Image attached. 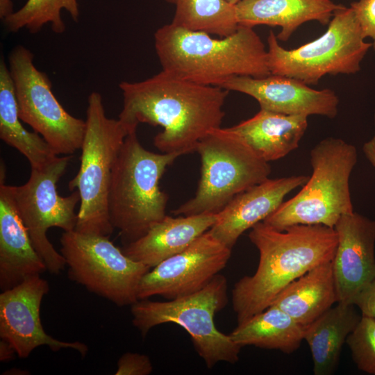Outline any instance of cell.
Wrapping results in <instances>:
<instances>
[{
  "label": "cell",
  "mask_w": 375,
  "mask_h": 375,
  "mask_svg": "<svg viewBox=\"0 0 375 375\" xmlns=\"http://www.w3.org/2000/svg\"><path fill=\"white\" fill-rule=\"evenodd\" d=\"M119 115L130 132L140 123L161 126L153 139L162 153L181 156L196 151L199 142L221 127L228 90L195 83L162 70L147 79L122 81Z\"/></svg>",
  "instance_id": "obj_1"
},
{
  "label": "cell",
  "mask_w": 375,
  "mask_h": 375,
  "mask_svg": "<svg viewBox=\"0 0 375 375\" xmlns=\"http://www.w3.org/2000/svg\"><path fill=\"white\" fill-rule=\"evenodd\" d=\"M249 238L259 252L256 272L241 278L232 290L238 324L263 311L292 281L333 258L338 244L334 228L296 224L275 229L263 222Z\"/></svg>",
  "instance_id": "obj_2"
},
{
  "label": "cell",
  "mask_w": 375,
  "mask_h": 375,
  "mask_svg": "<svg viewBox=\"0 0 375 375\" xmlns=\"http://www.w3.org/2000/svg\"><path fill=\"white\" fill-rule=\"evenodd\" d=\"M154 47L162 70L203 85L271 74L267 49L251 27L239 26L232 35L217 39L170 23L156 30Z\"/></svg>",
  "instance_id": "obj_3"
},
{
  "label": "cell",
  "mask_w": 375,
  "mask_h": 375,
  "mask_svg": "<svg viewBox=\"0 0 375 375\" xmlns=\"http://www.w3.org/2000/svg\"><path fill=\"white\" fill-rule=\"evenodd\" d=\"M180 156L147 150L137 130L126 137L112 169L108 194L110 222L125 244L143 236L166 216L168 196L160 190V180Z\"/></svg>",
  "instance_id": "obj_4"
},
{
  "label": "cell",
  "mask_w": 375,
  "mask_h": 375,
  "mask_svg": "<svg viewBox=\"0 0 375 375\" xmlns=\"http://www.w3.org/2000/svg\"><path fill=\"white\" fill-rule=\"evenodd\" d=\"M358 160L356 147L340 138H326L310 151L312 173L301 190L262 222L277 230L296 224L334 228L353 212L349 179Z\"/></svg>",
  "instance_id": "obj_5"
},
{
  "label": "cell",
  "mask_w": 375,
  "mask_h": 375,
  "mask_svg": "<svg viewBox=\"0 0 375 375\" xmlns=\"http://www.w3.org/2000/svg\"><path fill=\"white\" fill-rule=\"evenodd\" d=\"M85 125L79 169L68 183L69 190H78L81 198L75 231L110 236L114 231L108 210L111 176L119 152L131 132L119 119L106 116L98 92L88 96Z\"/></svg>",
  "instance_id": "obj_6"
},
{
  "label": "cell",
  "mask_w": 375,
  "mask_h": 375,
  "mask_svg": "<svg viewBox=\"0 0 375 375\" xmlns=\"http://www.w3.org/2000/svg\"><path fill=\"white\" fill-rule=\"evenodd\" d=\"M228 300L227 279L219 274L204 288L188 295L165 301L139 299L131 305L132 323L142 336L158 325L178 324L189 333L208 368L219 362L234 364L239 360L242 347L229 334L219 331L214 320Z\"/></svg>",
  "instance_id": "obj_7"
},
{
  "label": "cell",
  "mask_w": 375,
  "mask_h": 375,
  "mask_svg": "<svg viewBox=\"0 0 375 375\" xmlns=\"http://www.w3.org/2000/svg\"><path fill=\"white\" fill-rule=\"evenodd\" d=\"M201 178L194 197L174 215L217 214L235 197L269 178L268 162L229 128L212 130L198 143Z\"/></svg>",
  "instance_id": "obj_8"
},
{
  "label": "cell",
  "mask_w": 375,
  "mask_h": 375,
  "mask_svg": "<svg viewBox=\"0 0 375 375\" xmlns=\"http://www.w3.org/2000/svg\"><path fill=\"white\" fill-rule=\"evenodd\" d=\"M365 40L353 10L344 6L335 12L322 35L297 48H283L270 31L267 37L270 73L307 85H315L328 74H356L372 47Z\"/></svg>",
  "instance_id": "obj_9"
},
{
  "label": "cell",
  "mask_w": 375,
  "mask_h": 375,
  "mask_svg": "<svg viewBox=\"0 0 375 375\" xmlns=\"http://www.w3.org/2000/svg\"><path fill=\"white\" fill-rule=\"evenodd\" d=\"M60 241L69 278L117 306L139 300L140 283L151 268L127 256L109 236L74 230L64 231Z\"/></svg>",
  "instance_id": "obj_10"
},
{
  "label": "cell",
  "mask_w": 375,
  "mask_h": 375,
  "mask_svg": "<svg viewBox=\"0 0 375 375\" xmlns=\"http://www.w3.org/2000/svg\"><path fill=\"white\" fill-rule=\"evenodd\" d=\"M71 158V155L58 156L42 168H31L26 183L11 185L17 209L34 248L47 270L55 274L60 273L66 262L49 240L47 232L52 227L64 231L75 230L78 220L75 208L81 200L78 190L67 197L60 196L57 191V183L66 172Z\"/></svg>",
  "instance_id": "obj_11"
},
{
  "label": "cell",
  "mask_w": 375,
  "mask_h": 375,
  "mask_svg": "<svg viewBox=\"0 0 375 375\" xmlns=\"http://www.w3.org/2000/svg\"><path fill=\"white\" fill-rule=\"evenodd\" d=\"M33 54L21 44L8 56L19 115L51 146L57 155H72L81 149L85 120L76 118L56 98L48 76L33 63Z\"/></svg>",
  "instance_id": "obj_12"
},
{
  "label": "cell",
  "mask_w": 375,
  "mask_h": 375,
  "mask_svg": "<svg viewBox=\"0 0 375 375\" xmlns=\"http://www.w3.org/2000/svg\"><path fill=\"white\" fill-rule=\"evenodd\" d=\"M231 256V249L209 230L181 252L163 260L142 278L139 299L160 296L168 300L194 293L219 274Z\"/></svg>",
  "instance_id": "obj_13"
},
{
  "label": "cell",
  "mask_w": 375,
  "mask_h": 375,
  "mask_svg": "<svg viewBox=\"0 0 375 375\" xmlns=\"http://www.w3.org/2000/svg\"><path fill=\"white\" fill-rule=\"evenodd\" d=\"M49 285L40 275L31 276L0 294V338L10 343L22 358L37 347L47 346L53 351L72 349L83 357L88 351L85 343L57 340L44 330L40 316L43 297Z\"/></svg>",
  "instance_id": "obj_14"
},
{
  "label": "cell",
  "mask_w": 375,
  "mask_h": 375,
  "mask_svg": "<svg viewBox=\"0 0 375 375\" xmlns=\"http://www.w3.org/2000/svg\"><path fill=\"white\" fill-rule=\"evenodd\" d=\"M309 85L285 76L270 74L264 78L233 76L219 87L247 94L260 109L292 115H320L334 118L339 98L331 89L315 90Z\"/></svg>",
  "instance_id": "obj_15"
},
{
  "label": "cell",
  "mask_w": 375,
  "mask_h": 375,
  "mask_svg": "<svg viewBox=\"0 0 375 375\" xmlns=\"http://www.w3.org/2000/svg\"><path fill=\"white\" fill-rule=\"evenodd\" d=\"M334 229L338 244L332 265L337 303L353 304L375 277V219L353 211L342 216Z\"/></svg>",
  "instance_id": "obj_16"
},
{
  "label": "cell",
  "mask_w": 375,
  "mask_h": 375,
  "mask_svg": "<svg viewBox=\"0 0 375 375\" xmlns=\"http://www.w3.org/2000/svg\"><path fill=\"white\" fill-rule=\"evenodd\" d=\"M308 178L305 175L267 178L247 189L217 213L209 231L232 249L244 232L272 214L288 194L303 186Z\"/></svg>",
  "instance_id": "obj_17"
},
{
  "label": "cell",
  "mask_w": 375,
  "mask_h": 375,
  "mask_svg": "<svg viewBox=\"0 0 375 375\" xmlns=\"http://www.w3.org/2000/svg\"><path fill=\"white\" fill-rule=\"evenodd\" d=\"M0 178V288L5 291L47 269L19 214L11 185L4 183L2 165Z\"/></svg>",
  "instance_id": "obj_18"
},
{
  "label": "cell",
  "mask_w": 375,
  "mask_h": 375,
  "mask_svg": "<svg viewBox=\"0 0 375 375\" xmlns=\"http://www.w3.org/2000/svg\"><path fill=\"white\" fill-rule=\"evenodd\" d=\"M342 4L331 0H242L235 5L239 26H279L278 41L286 42L303 24L328 25Z\"/></svg>",
  "instance_id": "obj_19"
},
{
  "label": "cell",
  "mask_w": 375,
  "mask_h": 375,
  "mask_svg": "<svg viewBox=\"0 0 375 375\" xmlns=\"http://www.w3.org/2000/svg\"><path fill=\"white\" fill-rule=\"evenodd\" d=\"M217 214L166 215L139 239L125 244L123 252L151 269L190 246L215 224Z\"/></svg>",
  "instance_id": "obj_20"
},
{
  "label": "cell",
  "mask_w": 375,
  "mask_h": 375,
  "mask_svg": "<svg viewBox=\"0 0 375 375\" xmlns=\"http://www.w3.org/2000/svg\"><path fill=\"white\" fill-rule=\"evenodd\" d=\"M308 128V117L260 109L229 128L267 162L281 159L298 148Z\"/></svg>",
  "instance_id": "obj_21"
},
{
  "label": "cell",
  "mask_w": 375,
  "mask_h": 375,
  "mask_svg": "<svg viewBox=\"0 0 375 375\" xmlns=\"http://www.w3.org/2000/svg\"><path fill=\"white\" fill-rule=\"evenodd\" d=\"M337 303L332 260L320 264L290 283L274 306L306 327Z\"/></svg>",
  "instance_id": "obj_22"
},
{
  "label": "cell",
  "mask_w": 375,
  "mask_h": 375,
  "mask_svg": "<svg viewBox=\"0 0 375 375\" xmlns=\"http://www.w3.org/2000/svg\"><path fill=\"white\" fill-rule=\"evenodd\" d=\"M360 318L353 304L337 303L304 328L303 340L310 348L315 375L335 372L342 348Z\"/></svg>",
  "instance_id": "obj_23"
},
{
  "label": "cell",
  "mask_w": 375,
  "mask_h": 375,
  "mask_svg": "<svg viewBox=\"0 0 375 375\" xmlns=\"http://www.w3.org/2000/svg\"><path fill=\"white\" fill-rule=\"evenodd\" d=\"M16 95L8 66L0 60V138L28 160L31 168L40 169L56 159L57 155L36 132L27 131L21 123Z\"/></svg>",
  "instance_id": "obj_24"
},
{
  "label": "cell",
  "mask_w": 375,
  "mask_h": 375,
  "mask_svg": "<svg viewBox=\"0 0 375 375\" xmlns=\"http://www.w3.org/2000/svg\"><path fill=\"white\" fill-rule=\"evenodd\" d=\"M229 335L242 347L252 345L290 354L303 340L304 327L280 308L270 306L238 324Z\"/></svg>",
  "instance_id": "obj_25"
},
{
  "label": "cell",
  "mask_w": 375,
  "mask_h": 375,
  "mask_svg": "<svg viewBox=\"0 0 375 375\" xmlns=\"http://www.w3.org/2000/svg\"><path fill=\"white\" fill-rule=\"evenodd\" d=\"M172 24L224 38L239 27L236 8L226 0H174Z\"/></svg>",
  "instance_id": "obj_26"
},
{
  "label": "cell",
  "mask_w": 375,
  "mask_h": 375,
  "mask_svg": "<svg viewBox=\"0 0 375 375\" xmlns=\"http://www.w3.org/2000/svg\"><path fill=\"white\" fill-rule=\"evenodd\" d=\"M79 0H27L24 5L6 18L3 22L7 31L17 33L26 29L37 33L47 24L57 34L65 31V22L61 17L65 10L75 22H78Z\"/></svg>",
  "instance_id": "obj_27"
},
{
  "label": "cell",
  "mask_w": 375,
  "mask_h": 375,
  "mask_svg": "<svg viewBox=\"0 0 375 375\" xmlns=\"http://www.w3.org/2000/svg\"><path fill=\"white\" fill-rule=\"evenodd\" d=\"M346 343L357 367L367 374L375 375V319L361 315Z\"/></svg>",
  "instance_id": "obj_28"
},
{
  "label": "cell",
  "mask_w": 375,
  "mask_h": 375,
  "mask_svg": "<svg viewBox=\"0 0 375 375\" xmlns=\"http://www.w3.org/2000/svg\"><path fill=\"white\" fill-rule=\"evenodd\" d=\"M153 371L149 357L138 353L126 352L117 361L116 375H149Z\"/></svg>",
  "instance_id": "obj_29"
},
{
  "label": "cell",
  "mask_w": 375,
  "mask_h": 375,
  "mask_svg": "<svg viewBox=\"0 0 375 375\" xmlns=\"http://www.w3.org/2000/svg\"><path fill=\"white\" fill-rule=\"evenodd\" d=\"M359 22L363 37L372 40L375 52V0H357L350 4Z\"/></svg>",
  "instance_id": "obj_30"
},
{
  "label": "cell",
  "mask_w": 375,
  "mask_h": 375,
  "mask_svg": "<svg viewBox=\"0 0 375 375\" xmlns=\"http://www.w3.org/2000/svg\"><path fill=\"white\" fill-rule=\"evenodd\" d=\"M353 305L361 312V315L375 319V277L358 294Z\"/></svg>",
  "instance_id": "obj_31"
},
{
  "label": "cell",
  "mask_w": 375,
  "mask_h": 375,
  "mask_svg": "<svg viewBox=\"0 0 375 375\" xmlns=\"http://www.w3.org/2000/svg\"><path fill=\"white\" fill-rule=\"evenodd\" d=\"M17 354L13 347L7 341L1 339L0 340V361L9 362L15 358Z\"/></svg>",
  "instance_id": "obj_32"
},
{
  "label": "cell",
  "mask_w": 375,
  "mask_h": 375,
  "mask_svg": "<svg viewBox=\"0 0 375 375\" xmlns=\"http://www.w3.org/2000/svg\"><path fill=\"white\" fill-rule=\"evenodd\" d=\"M362 151L368 161L372 164L373 167H375V134L369 140H368L363 144Z\"/></svg>",
  "instance_id": "obj_33"
},
{
  "label": "cell",
  "mask_w": 375,
  "mask_h": 375,
  "mask_svg": "<svg viewBox=\"0 0 375 375\" xmlns=\"http://www.w3.org/2000/svg\"><path fill=\"white\" fill-rule=\"evenodd\" d=\"M11 0H0V19L3 21L14 12Z\"/></svg>",
  "instance_id": "obj_34"
},
{
  "label": "cell",
  "mask_w": 375,
  "mask_h": 375,
  "mask_svg": "<svg viewBox=\"0 0 375 375\" xmlns=\"http://www.w3.org/2000/svg\"><path fill=\"white\" fill-rule=\"evenodd\" d=\"M227 2L232 5H236L238 3H239L242 0H226Z\"/></svg>",
  "instance_id": "obj_35"
},
{
  "label": "cell",
  "mask_w": 375,
  "mask_h": 375,
  "mask_svg": "<svg viewBox=\"0 0 375 375\" xmlns=\"http://www.w3.org/2000/svg\"><path fill=\"white\" fill-rule=\"evenodd\" d=\"M167 3H173L174 4V0H163Z\"/></svg>",
  "instance_id": "obj_36"
}]
</instances>
